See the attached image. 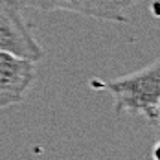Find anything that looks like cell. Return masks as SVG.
Returning <instances> with one entry per match:
<instances>
[{"label": "cell", "mask_w": 160, "mask_h": 160, "mask_svg": "<svg viewBox=\"0 0 160 160\" xmlns=\"http://www.w3.org/2000/svg\"><path fill=\"white\" fill-rule=\"evenodd\" d=\"M92 88L105 90L114 99L116 114H140L151 125L160 118V63L158 59L129 76L101 81L94 78Z\"/></svg>", "instance_id": "obj_1"}, {"label": "cell", "mask_w": 160, "mask_h": 160, "mask_svg": "<svg viewBox=\"0 0 160 160\" xmlns=\"http://www.w3.org/2000/svg\"><path fill=\"white\" fill-rule=\"evenodd\" d=\"M0 52L30 59L33 63L44 57V50L33 37L20 8L11 0H0Z\"/></svg>", "instance_id": "obj_2"}, {"label": "cell", "mask_w": 160, "mask_h": 160, "mask_svg": "<svg viewBox=\"0 0 160 160\" xmlns=\"http://www.w3.org/2000/svg\"><path fill=\"white\" fill-rule=\"evenodd\" d=\"M18 8H35L42 11H70L81 17L129 22V9L142 0H11Z\"/></svg>", "instance_id": "obj_3"}, {"label": "cell", "mask_w": 160, "mask_h": 160, "mask_svg": "<svg viewBox=\"0 0 160 160\" xmlns=\"http://www.w3.org/2000/svg\"><path fill=\"white\" fill-rule=\"evenodd\" d=\"M35 81V63L0 52V109L20 103Z\"/></svg>", "instance_id": "obj_4"}]
</instances>
